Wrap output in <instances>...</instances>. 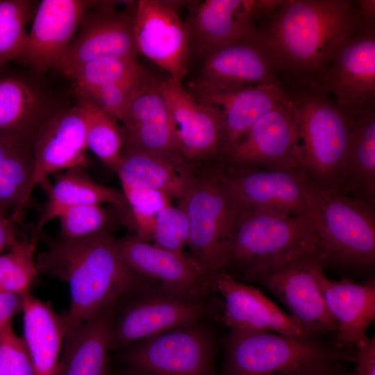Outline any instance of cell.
Listing matches in <instances>:
<instances>
[{
  "mask_svg": "<svg viewBox=\"0 0 375 375\" xmlns=\"http://www.w3.org/2000/svg\"><path fill=\"white\" fill-rule=\"evenodd\" d=\"M363 18L359 1H255L256 39L290 94L319 87Z\"/></svg>",
  "mask_w": 375,
  "mask_h": 375,
  "instance_id": "cell-1",
  "label": "cell"
},
{
  "mask_svg": "<svg viewBox=\"0 0 375 375\" xmlns=\"http://www.w3.org/2000/svg\"><path fill=\"white\" fill-rule=\"evenodd\" d=\"M111 233L79 239H58L35 257L38 273L67 283L70 303L65 326L83 323L108 305L158 282L130 268L121 258Z\"/></svg>",
  "mask_w": 375,
  "mask_h": 375,
  "instance_id": "cell-2",
  "label": "cell"
},
{
  "mask_svg": "<svg viewBox=\"0 0 375 375\" xmlns=\"http://www.w3.org/2000/svg\"><path fill=\"white\" fill-rule=\"evenodd\" d=\"M289 94L302 174L313 187L342 193L351 131L348 110L317 88Z\"/></svg>",
  "mask_w": 375,
  "mask_h": 375,
  "instance_id": "cell-3",
  "label": "cell"
},
{
  "mask_svg": "<svg viewBox=\"0 0 375 375\" xmlns=\"http://www.w3.org/2000/svg\"><path fill=\"white\" fill-rule=\"evenodd\" d=\"M318 248L319 237L308 215L241 208L224 272L246 282L258 272Z\"/></svg>",
  "mask_w": 375,
  "mask_h": 375,
  "instance_id": "cell-4",
  "label": "cell"
},
{
  "mask_svg": "<svg viewBox=\"0 0 375 375\" xmlns=\"http://www.w3.org/2000/svg\"><path fill=\"white\" fill-rule=\"evenodd\" d=\"M178 206L189 222L190 256L211 278L227 266L241 210L221 167L196 171Z\"/></svg>",
  "mask_w": 375,
  "mask_h": 375,
  "instance_id": "cell-5",
  "label": "cell"
},
{
  "mask_svg": "<svg viewBox=\"0 0 375 375\" xmlns=\"http://www.w3.org/2000/svg\"><path fill=\"white\" fill-rule=\"evenodd\" d=\"M223 350L219 375H280L315 361L355 360V349L337 342L267 331L229 330Z\"/></svg>",
  "mask_w": 375,
  "mask_h": 375,
  "instance_id": "cell-6",
  "label": "cell"
},
{
  "mask_svg": "<svg viewBox=\"0 0 375 375\" xmlns=\"http://www.w3.org/2000/svg\"><path fill=\"white\" fill-rule=\"evenodd\" d=\"M220 299L175 292L154 282L119 300L110 351H120L165 331L201 320L218 321Z\"/></svg>",
  "mask_w": 375,
  "mask_h": 375,
  "instance_id": "cell-7",
  "label": "cell"
},
{
  "mask_svg": "<svg viewBox=\"0 0 375 375\" xmlns=\"http://www.w3.org/2000/svg\"><path fill=\"white\" fill-rule=\"evenodd\" d=\"M308 216L328 262L367 267L375 260V209L337 190L312 186Z\"/></svg>",
  "mask_w": 375,
  "mask_h": 375,
  "instance_id": "cell-8",
  "label": "cell"
},
{
  "mask_svg": "<svg viewBox=\"0 0 375 375\" xmlns=\"http://www.w3.org/2000/svg\"><path fill=\"white\" fill-rule=\"evenodd\" d=\"M48 74L10 63L0 65V138L32 152L49 120L75 103L73 89H58Z\"/></svg>",
  "mask_w": 375,
  "mask_h": 375,
  "instance_id": "cell-9",
  "label": "cell"
},
{
  "mask_svg": "<svg viewBox=\"0 0 375 375\" xmlns=\"http://www.w3.org/2000/svg\"><path fill=\"white\" fill-rule=\"evenodd\" d=\"M171 328L120 351L126 367L147 375H218L217 338L206 322Z\"/></svg>",
  "mask_w": 375,
  "mask_h": 375,
  "instance_id": "cell-10",
  "label": "cell"
},
{
  "mask_svg": "<svg viewBox=\"0 0 375 375\" xmlns=\"http://www.w3.org/2000/svg\"><path fill=\"white\" fill-rule=\"evenodd\" d=\"M328 263L326 253L318 248L258 272L246 282L256 283L270 291L311 335H335V322L317 279L318 271Z\"/></svg>",
  "mask_w": 375,
  "mask_h": 375,
  "instance_id": "cell-11",
  "label": "cell"
},
{
  "mask_svg": "<svg viewBox=\"0 0 375 375\" xmlns=\"http://www.w3.org/2000/svg\"><path fill=\"white\" fill-rule=\"evenodd\" d=\"M159 88L183 158L194 171L221 165L227 141L219 114L197 101L181 82L169 76L159 81Z\"/></svg>",
  "mask_w": 375,
  "mask_h": 375,
  "instance_id": "cell-12",
  "label": "cell"
},
{
  "mask_svg": "<svg viewBox=\"0 0 375 375\" xmlns=\"http://www.w3.org/2000/svg\"><path fill=\"white\" fill-rule=\"evenodd\" d=\"M120 1H98L86 11L59 72L65 75L88 62L109 58H138L133 34L135 1L117 9Z\"/></svg>",
  "mask_w": 375,
  "mask_h": 375,
  "instance_id": "cell-13",
  "label": "cell"
},
{
  "mask_svg": "<svg viewBox=\"0 0 375 375\" xmlns=\"http://www.w3.org/2000/svg\"><path fill=\"white\" fill-rule=\"evenodd\" d=\"M181 1H135L133 34L138 53L183 83L188 72V28L178 12Z\"/></svg>",
  "mask_w": 375,
  "mask_h": 375,
  "instance_id": "cell-14",
  "label": "cell"
},
{
  "mask_svg": "<svg viewBox=\"0 0 375 375\" xmlns=\"http://www.w3.org/2000/svg\"><path fill=\"white\" fill-rule=\"evenodd\" d=\"M97 1H41L23 48L13 62L44 74L59 71L82 17Z\"/></svg>",
  "mask_w": 375,
  "mask_h": 375,
  "instance_id": "cell-15",
  "label": "cell"
},
{
  "mask_svg": "<svg viewBox=\"0 0 375 375\" xmlns=\"http://www.w3.org/2000/svg\"><path fill=\"white\" fill-rule=\"evenodd\" d=\"M187 90H225L281 83L256 35L215 47L197 57Z\"/></svg>",
  "mask_w": 375,
  "mask_h": 375,
  "instance_id": "cell-16",
  "label": "cell"
},
{
  "mask_svg": "<svg viewBox=\"0 0 375 375\" xmlns=\"http://www.w3.org/2000/svg\"><path fill=\"white\" fill-rule=\"evenodd\" d=\"M221 169L241 208L308 215L312 185L299 167Z\"/></svg>",
  "mask_w": 375,
  "mask_h": 375,
  "instance_id": "cell-17",
  "label": "cell"
},
{
  "mask_svg": "<svg viewBox=\"0 0 375 375\" xmlns=\"http://www.w3.org/2000/svg\"><path fill=\"white\" fill-rule=\"evenodd\" d=\"M317 89L340 106L375 103V17H366L342 43Z\"/></svg>",
  "mask_w": 375,
  "mask_h": 375,
  "instance_id": "cell-18",
  "label": "cell"
},
{
  "mask_svg": "<svg viewBox=\"0 0 375 375\" xmlns=\"http://www.w3.org/2000/svg\"><path fill=\"white\" fill-rule=\"evenodd\" d=\"M297 144L294 109L289 94L287 102L248 128L228 150L222 166L299 168Z\"/></svg>",
  "mask_w": 375,
  "mask_h": 375,
  "instance_id": "cell-19",
  "label": "cell"
},
{
  "mask_svg": "<svg viewBox=\"0 0 375 375\" xmlns=\"http://www.w3.org/2000/svg\"><path fill=\"white\" fill-rule=\"evenodd\" d=\"M115 243L119 256L130 268L162 287L196 297L214 293L210 277L190 255L151 244L135 234L116 238Z\"/></svg>",
  "mask_w": 375,
  "mask_h": 375,
  "instance_id": "cell-20",
  "label": "cell"
},
{
  "mask_svg": "<svg viewBox=\"0 0 375 375\" xmlns=\"http://www.w3.org/2000/svg\"><path fill=\"white\" fill-rule=\"evenodd\" d=\"M214 293L221 295L218 321L229 330L267 331L286 335L316 337L303 328L258 289L226 272L211 277Z\"/></svg>",
  "mask_w": 375,
  "mask_h": 375,
  "instance_id": "cell-21",
  "label": "cell"
},
{
  "mask_svg": "<svg viewBox=\"0 0 375 375\" xmlns=\"http://www.w3.org/2000/svg\"><path fill=\"white\" fill-rule=\"evenodd\" d=\"M87 149L84 116L75 102L51 118L33 142L30 193L37 185L47 190L50 174L73 167L85 168Z\"/></svg>",
  "mask_w": 375,
  "mask_h": 375,
  "instance_id": "cell-22",
  "label": "cell"
},
{
  "mask_svg": "<svg viewBox=\"0 0 375 375\" xmlns=\"http://www.w3.org/2000/svg\"><path fill=\"white\" fill-rule=\"evenodd\" d=\"M119 122L124 135L123 149L183 158L159 88V81L149 75L129 100Z\"/></svg>",
  "mask_w": 375,
  "mask_h": 375,
  "instance_id": "cell-23",
  "label": "cell"
},
{
  "mask_svg": "<svg viewBox=\"0 0 375 375\" xmlns=\"http://www.w3.org/2000/svg\"><path fill=\"white\" fill-rule=\"evenodd\" d=\"M189 4L185 22L190 58L256 35L255 0H205Z\"/></svg>",
  "mask_w": 375,
  "mask_h": 375,
  "instance_id": "cell-24",
  "label": "cell"
},
{
  "mask_svg": "<svg viewBox=\"0 0 375 375\" xmlns=\"http://www.w3.org/2000/svg\"><path fill=\"white\" fill-rule=\"evenodd\" d=\"M187 90L222 117L226 133V152L255 122L289 99V94L281 83L225 90Z\"/></svg>",
  "mask_w": 375,
  "mask_h": 375,
  "instance_id": "cell-25",
  "label": "cell"
},
{
  "mask_svg": "<svg viewBox=\"0 0 375 375\" xmlns=\"http://www.w3.org/2000/svg\"><path fill=\"white\" fill-rule=\"evenodd\" d=\"M317 279L326 307L336 324L335 337L340 345L351 349L365 345L367 330L375 318V282L356 283L327 278L324 269Z\"/></svg>",
  "mask_w": 375,
  "mask_h": 375,
  "instance_id": "cell-26",
  "label": "cell"
},
{
  "mask_svg": "<svg viewBox=\"0 0 375 375\" xmlns=\"http://www.w3.org/2000/svg\"><path fill=\"white\" fill-rule=\"evenodd\" d=\"M118 301L90 319L65 326L55 375H109L110 338Z\"/></svg>",
  "mask_w": 375,
  "mask_h": 375,
  "instance_id": "cell-27",
  "label": "cell"
},
{
  "mask_svg": "<svg viewBox=\"0 0 375 375\" xmlns=\"http://www.w3.org/2000/svg\"><path fill=\"white\" fill-rule=\"evenodd\" d=\"M114 172L122 187L157 190L178 201L195 172L181 157L128 149H123Z\"/></svg>",
  "mask_w": 375,
  "mask_h": 375,
  "instance_id": "cell-28",
  "label": "cell"
},
{
  "mask_svg": "<svg viewBox=\"0 0 375 375\" xmlns=\"http://www.w3.org/2000/svg\"><path fill=\"white\" fill-rule=\"evenodd\" d=\"M84 169L73 167L55 174V182L46 190L48 197L32 231L33 240L38 242L44 226L62 211L84 204L108 203L124 212L133 223L123 192L96 183Z\"/></svg>",
  "mask_w": 375,
  "mask_h": 375,
  "instance_id": "cell-29",
  "label": "cell"
},
{
  "mask_svg": "<svg viewBox=\"0 0 375 375\" xmlns=\"http://www.w3.org/2000/svg\"><path fill=\"white\" fill-rule=\"evenodd\" d=\"M346 109L351 131L342 193L375 209V103Z\"/></svg>",
  "mask_w": 375,
  "mask_h": 375,
  "instance_id": "cell-30",
  "label": "cell"
},
{
  "mask_svg": "<svg viewBox=\"0 0 375 375\" xmlns=\"http://www.w3.org/2000/svg\"><path fill=\"white\" fill-rule=\"evenodd\" d=\"M22 295V339L34 375H55L65 333L64 316L30 290Z\"/></svg>",
  "mask_w": 375,
  "mask_h": 375,
  "instance_id": "cell-31",
  "label": "cell"
},
{
  "mask_svg": "<svg viewBox=\"0 0 375 375\" xmlns=\"http://www.w3.org/2000/svg\"><path fill=\"white\" fill-rule=\"evenodd\" d=\"M33 172L31 151L0 138V210L17 220L28 204Z\"/></svg>",
  "mask_w": 375,
  "mask_h": 375,
  "instance_id": "cell-32",
  "label": "cell"
},
{
  "mask_svg": "<svg viewBox=\"0 0 375 375\" xmlns=\"http://www.w3.org/2000/svg\"><path fill=\"white\" fill-rule=\"evenodd\" d=\"M75 95V102L84 116L88 149L114 171L124 148L121 124L92 100Z\"/></svg>",
  "mask_w": 375,
  "mask_h": 375,
  "instance_id": "cell-33",
  "label": "cell"
},
{
  "mask_svg": "<svg viewBox=\"0 0 375 375\" xmlns=\"http://www.w3.org/2000/svg\"><path fill=\"white\" fill-rule=\"evenodd\" d=\"M60 225V237L79 239L101 233H111L124 225L134 230L132 220L122 210L110 205L84 204L62 211L57 217Z\"/></svg>",
  "mask_w": 375,
  "mask_h": 375,
  "instance_id": "cell-34",
  "label": "cell"
},
{
  "mask_svg": "<svg viewBox=\"0 0 375 375\" xmlns=\"http://www.w3.org/2000/svg\"><path fill=\"white\" fill-rule=\"evenodd\" d=\"M138 58H109L88 62L63 75L74 92L85 95L101 87L135 78L144 74Z\"/></svg>",
  "mask_w": 375,
  "mask_h": 375,
  "instance_id": "cell-35",
  "label": "cell"
},
{
  "mask_svg": "<svg viewBox=\"0 0 375 375\" xmlns=\"http://www.w3.org/2000/svg\"><path fill=\"white\" fill-rule=\"evenodd\" d=\"M38 5L33 0H0V65L13 62L21 52Z\"/></svg>",
  "mask_w": 375,
  "mask_h": 375,
  "instance_id": "cell-36",
  "label": "cell"
},
{
  "mask_svg": "<svg viewBox=\"0 0 375 375\" xmlns=\"http://www.w3.org/2000/svg\"><path fill=\"white\" fill-rule=\"evenodd\" d=\"M37 242L22 238L8 253H0V294L29 290L38 277L34 256Z\"/></svg>",
  "mask_w": 375,
  "mask_h": 375,
  "instance_id": "cell-37",
  "label": "cell"
},
{
  "mask_svg": "<svg viewBox=\"0 0 375 375\" xmlns=\"http://www.w3.org/2000/svg\"><path fill=\"white\" fill-rule=\"evenodd\" d=\"M134 224L135 235L144 240H152L156 217L164 207L171 204L167 194L151 188L122 187Z\"/></svg>",
  "mask_w": 375,
  "mask_h": 375,
  "instance_id": "cell-38",
  "label": "cell"
},
{
  "mask_svg": "<svg viewBox=\"0 0 375 375\" xmlns=\"http://www.w3.org/2000/svg\"><path fill=\"white\" fill-rule=\"evenodd\" d=\"M189 239V222L185 211L172 204L162 208L154 222L152 240L157 246L183 253Z\"/></svg>",
  "mask_w": 375,
  "mask_h": 375,
  "instance_id": "cell-39",
  "label": "cell"
},
{
  "mask_svg": "<svg viewBox=\"0 0 375 375\" xmlns=\"http://www.w3.org/2000/svg\"><path fill=\"white\" fill-rule=\"evenodd\" d=\"M0 375H34L24 340L15 333L12 319L0 326Z\"/></svg>",
  "mask_w": 375,
  "mask_h": 375,
  "instance_id": "cell-40",
  "label": "cell"
},
{
  "mask_svg": "<svg viewBox=\"0 0 375 375\" xmlns=\"http://www.w3.org/2000/svg\"><path fill=\"white\" fill-rule=\"evenodd\" d=\"M147 75L146 72L141 76L103 86L81 96L92 100L105 112L120 122L129 100Z\"/></svg>",
  "mask_w": 375,
  "mask_h": 375,
  "instance_id": "cell-41",
  "label": "cell"
},
{
  "mask_svg": "<svg viewBox=\"0 0 375 375\" xmlns=\"http://www.w3.org/2000/svg\"><path fill=\"white\" fill-rule=\"evenodd\" d=\"M345 362L334 360H322L294 368L280 375H354Z\"/></svg>",
  "mask_w": 375,
  "mask_h": 375,
  "instance_id": "cell-42",
  "label": "cell"
},
{
  "mask_svg": "<svg viewBox=\"0 0 375 375\" xmlns=\"http://www.w3.org/2000/svg\"><path fill=\"white\" fill-rule=\"evenodd\" d=\"M354 375H375V337L369 338L367 343L355 349Z\"/></svg>",
  "mask_w": 375,
  "mask_h": 375,
  "instance_id": "cell-43",
  "label": "cell"
},
{
  "mask_svg": "<svg viewBox=\"0 0 375 375\" xmlns=\"http://www.w3.org/2000/svg\"><path fill=\"white\" fill-rule=\"evenodd\" d=\"M22 311V293L0 294V326Z\"/></svg>",
  "mask_w": 375,
  "mask_h": 375,
  "instance_id": "cell-44",
  "label": "cell"
},
{
  "mask_svg": "<svg viewBox=\"0 0 375 375\" xmlns=\"http://www.w3.org/2000/svg\"><path fill=\"white\" fill-rule=\"evenodd\" d=\"M18 221L13 216L0 210V253L14 246L22 238L17 234L15 222Z\"/></svg>",
  "mask_w": 375,
  "mask_h": 375,
  "instance_id": "cell-45",
  "label": "cell"
},
{
  "mask_svg": "<svg viewBox=\"0 0 375 375\" xmlns=\"http://www.w3.org/2000/svg\"><path fill=\"white\" fill-rule=\"evenodd\" d=\"M109 375H147L138 370L126 367L117 372H111Z\"/></svg>",
  "mask_w": 375,
  "mask_h": 375,
  "instance_id": "cell-46",
  "label": "cell"
}]
</instances>
